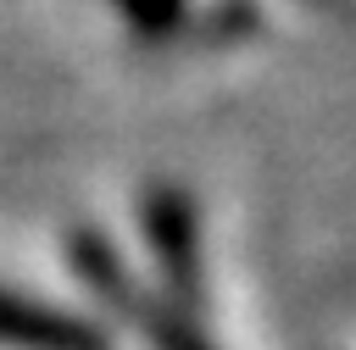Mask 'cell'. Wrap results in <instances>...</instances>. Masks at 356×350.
<instances>
[{
    "label": "cell",
    "mask_w": 356,
    "mask_h": 350,
    "mask_svg": "<svg viewBox=\"0 0 356 350\" xmlns=\"http://www.w3.org/2000/svg\"><path fill=\"white\" fill-rule=\"evenodd\" d=\"M0 344H11V350H106L95 328H83L39 300H22L11 289H0Z\"/></svg>",
    "instance_id": "1"
},
{
    "label": "cell",
    "mask_w": 356,
    "mask_h": 350,
    "mask_svg": "<svg viewBox=\"0 0 356 350\" xmlns=\"http://www.w3.org/2000/svg\"><path fill=\"white\" fill-rule=\"evenodd\" d=\"M145 233H150V250L161 256L167 278L189 294L195 289V211L178 189H150L145 200Z\"/></svg>",
    "instance_id": "2"
},
{
    "label": "cell",
    "mask_w": 356,
    "mask_h": 350,
    "mask_svg": "<svg viewBox=\"0 0 356 350\" xmlns=\"http://www.w3.org/2000/svg\"><path fill=\"white\" fill-rule=\"evenodd\" d=\"M122 17H128L139 33H167V28H178L184 0H122Z\"/></svg>",
    "instance_id": "3"
}]
</instances>
